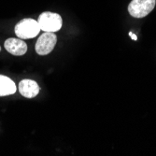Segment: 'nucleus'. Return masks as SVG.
I'll return each mask as SVG.
<instances>
[{
  "instance_id": "423d86ee",
  "label": "nucleus",
  "mask_w": 156,
  "mask_h": 156,
  "mask_svg": "<svg viewBox=\"0 0 156 156\" xmlns=\"http://www.w3.org/2000/svg\"><path fill=\"white\" fill-rule=\"evenodd\" d=\"M19 92L26 98H33L39 93V86L35 80H23L19 83Z\"/></svg>"
},
{
  "instance_id": "7ed1b4c3",
  "label": "nucleus",
  "mask_w": 156,
  "mask_h": 156,
  "mask_svg": "<svg viewBox=\"0 0 156 156\" xmlns=\"http://www.w3.org/2000/svg\"><path fill=\"white\" fill-rule=\"evenodd\" d=\"M156 0H132L128 6V12L135 18H144L152 11Z\"/></svg>"
},
{
  "instance_id": "0eeeda50",
  "label": "nucleus",
  "mask_w": 156,
  "mask_h": 156,
  "mask_svg": "<svg viewBox=\"0 0 156 156\" xmlns=\"http://www.w3.org/2000/svg\"><path fill=\"white\" fill-rule=\"evenodd\" d=\"M16 92V85L9 78L0 75V96L13 94Z\"/></svg>"
},
{
  "instance_id": "39448f33",
  "label": "nucleus",
  "mask_w": 156,
  "mask_h": 156,
  "mask_svg": "<svg viewBox=\"0 0 156 156\" xmlns=\"http://www.w3.org/2000/svg\"><path fill=\"white\" fill-rule=\"evenodd\" d=\"M5 49L15 56L23 55L27 51V45L22 39L18 38H9L5 41Z\"/></svg>"
},
{
  "instance_id": "f257e3e1",
  "label": "nucleus",
  "mask_w": 156,
  "mask_h": 156,
  "mask_svg": "<svg viewBox=\"0 0 156 156\" xmlns=\"http://www.w3.org/2000/svg\"><path fill=\"white\" fill-rule=\"evenodd\" d=\"M37 21L34 19H23L14 27V32L22 39H28L37 37L40 31Z\"/></svg>"
},
{
  "instance_id": "1a4fd4ad",
  "label": "nucleus",
  "mask_w": 156,
  "mask_h": 156,
  "mask_svg": "<svg viewBox=\"0 0 156 156\" xmlns=\"http://www.w3.org/2000/svg\"><path fill=\"white\" fill-rule=\"evenodd\" d=\"M0 51H1V48H0Z\"/></svg>"
},
{
  "instance_id": "f03ea898",
  "label": "nucleus",
  "mask_w": 156,
  "mask_h": 156,
  "mask_svg": "<svg viewBox=\"0 0 156 156\" xmlns=\"http://www.w3.org/2000/svg\"><path fill=\"white\" fill-rule=\"evenodd\" d=\"M39 27L44 32H57L62 27V17L54 12H42L37 20Z\"/></svg>"
},
{
  "instance_id": "6e6552de",
  "label": "nucleus",
  "mask_w": 156,
  "mask_h": 156,
  "mask_svg": "<svg viewBox=\"0 0 156 156\" xmlns=\"http://www.w3.org/2000/svg\"><path fill=\"white\" fill-rule=\"evenodd\" d=\"M129 35L131 36V37H132L133 39H135V40H136V39H137V37H136V35H134V34H133L132 32H130V33H129Z\"/></svg>"
},
{
  "instance_id": "20e7f679",
  "label": "nucleus",
  "mask_w": 156,
  "mask_h": 156,
  "mask_svg": "<svg viewBox=\"0 0 156 156\" xmlns=\"http://www.w3.org/2000/svg\"><path fill=\"white\" fill-rule=\"evenodd\" d=\"M57 42V37L53 32H44L36 42V51L39 55L49 54L55 47Z\"/></svg>"
}]
</instances>
